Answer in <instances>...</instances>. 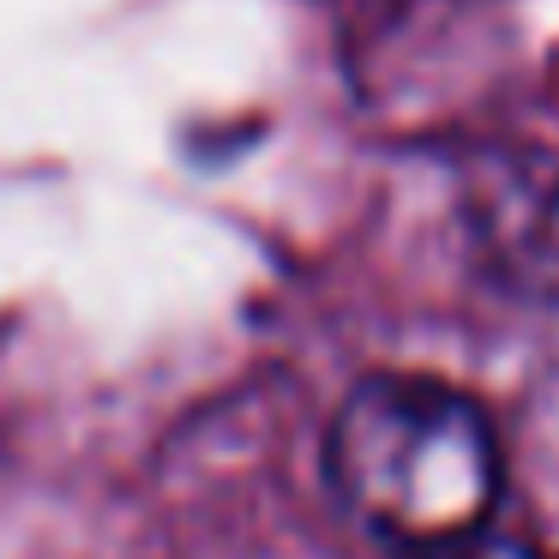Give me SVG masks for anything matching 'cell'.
<instances>
[{
    "instance_id": "7a4b0ae2",
    "label": "cell",
    "mask_w": 559,
    "mask_h": 559,
    "mask_svg": "<svg viewBox=\"0 0 559 559\" xmlns=\"http://www.w3.org/2000/svg\"><path fill=\"white\" fill-rule=\"evenodd\" d=\"M469 217L487 265L506 283L535 295H559V163L506 157L481 169L469 193Z\"/></svg>"
},
{
    "instance_id": "6da1fadb",
    "label": "cell",
    "mask_w": 559,
    "mask_h": 559,
    "mask_svg": "<svg viewBox=\"0 0 559 559\" xmlns=\"http://www.w3.org/2000/svg\"><path fill=\"white\" fill-rule=\"evenodd\" d=\"M325 475L349 518L421 559L493 530L506 499V433L445 379L373 373L331 415Z\"/></svg>"
}]
</instances>
